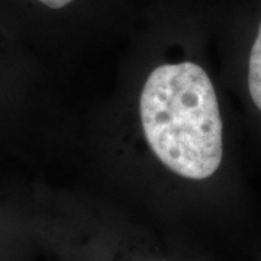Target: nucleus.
Masks as SVG:
<instances>
[{"label": "nucleus", "instance_id": "1", "mask_svg": "<svg viewBox=\"0 0 261 261\" xmlns=\"http://www.w3.org/2000/svg\"><path fill=\"white\" fill-rule=\"evenodd\" d=\"M138 123L160 166L174 177L212 189L245 231L250 205L235 166L228 113L205 65L176 60L152 67L141 86Z\"/></svg>", "mask_w": 261, "mask_h": 261}, {"label": "nucleus", "instance_id": "2", "mask_svg": "<svg viewBox=\"0 0 261 261\" xmlns=\"http://www.w3.org/2000/svg\"><path fill=\"white\" fill-rule=\"evenodd\" d=\"M18 218L41 252L60 261H193L125 219L77 211L42 189L25 197Z\"/></svg>", "mask_w": 261, "mask_h": 261}, {"label": "nucleus", "instance_id": "3", "mask_svg": "<svg viewBox=\"0 0 261 261\" xmlns=\"http://www.w3.org/2000/svg\"><path fill=\"white\" fill-rule=\"evenodd\" d=\"M48 122L39 65L0 51V193L9 192V173L39 163L47 149Z\"/></svg>", "mask_w": 261, "mask_h": 261}, {"label": "nucleus", "instance_id": "4", "mask_svg": "<svg viewBox=\"0 0 261 261\" xmlns=\"http://www.w3.org/2000/svg\"><path fill=\"white\" fill-rule=\"evenodd\" d=\"M229 73L250 126L261 141V8L252 12L245 32L238 38Z\"/></svg>", "mask_w": 261, "mask_h": 261}, {"label": "nucleus", "instance_id": "5", "mask_svg": "<svg viewBox=\"0 0 261 261\" xmlns=\"http://www.w3.org/2000/svg\"><path fill=\"white\" fill-rule=\"evenodd\" d=\"M37 243L0 199V261H35Z\"/></svg>", "mask_w": 261, "mask_h": 261}, {"label": "nucleus", "instance_id": "6", "mask_svg": "<svg viewBox=\"0 0 261 261\" xmlns=\"http://www.w3.org/2000/svg\"><path fill=\"white\" fill-rule=\"evenodd\" d=\"M31 2L38 3V5H41V6L47 8V9L60 10L65 8V6H68V5H71L74 0H31Z\"/></svg>", "mask_w": 261, "mask_h": 261}, {"label": "nucleus", "instance_id": "7", "mask_svg": "<svg viewBox=\"0 0 261 261\" xmlns=\"http://www.w3.org/2000/svg\"><path fill=\"white\" fill-rule=\"evenodd\" d=\"M257 261H261V251L260 254H258V257H257Z\"/></svg>", "mask_w": 261, "mask_h": 261}]
</instances>
